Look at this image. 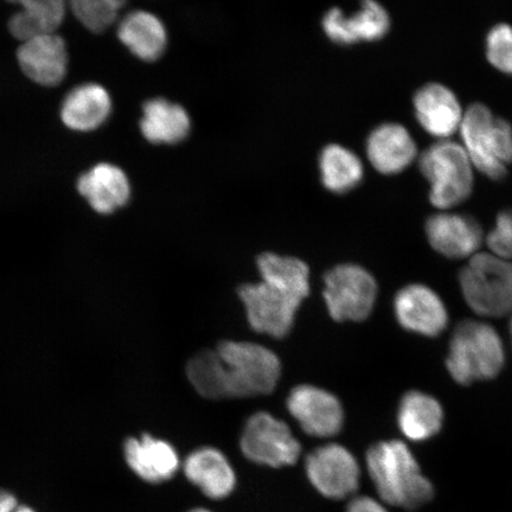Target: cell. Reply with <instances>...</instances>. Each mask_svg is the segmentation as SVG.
Returning a JSON list of instances; mask_svg holds the SVG:
<instances>
[{"label": "cell", "mask_w": 512, "mask_h": 512, "mask_svg": "<svg viewBox=\"0 0 512 512\" xmlns=\"http://www.w3.org/2000/svg\"><path fill=\"white\" fill-rule=\"evenodd\" d=\"M511 334H512V322H511Z\"/></svg>", "instance_id": "35"}, {"label": "cell", "mask_w": 512, "mask_h": 512, "mask_svg": "<svg viewBox=\"0 0 512 512\" xmlns=\"http://www.w3.org/2000/svg\"><path fill=\"white\" fill-rule=\"evenodd\" d=\"M286 406L292 418L310 437L328 439L342 431V403L328 390L311 384L294 387L288 395Z\"/></svg>", "instance_id": "11"}, {"label": "cell", "mask_w": 512, "mask_h": 512, "mask_svg": "<svg viewBox=\"0 0 512 512\" xmlns=\"http://www.w3.org/2000/svg\"><path fill=\"white\" fill-rule=\"evenodd\" d=\"M18 507L19 505L14 495L0 490V512H15Z\"/></svg>", "instance_id": "32"}, {"label": "cell", "mask_w": 512, "mask_h": 512, "mask_svg": "<svg viewBox=\"0 0 512 512\" xmlns=\"http://www.w3.org/2000/svg\"><path fill=\"white\" fill-rule=\"evenodd\" d=\"M78 189L96 213L112 214L130 201L131 184L124 170L100 163L79 178Z\"/></svg>", "instance_id": "20"}, {"label": "cell", "mask_w": 512, "mask_h": 512, "mask_svg": "<svg viewBox=\"0 0 512 512\" xmlns=\"http://www.w3.org/2000/svg\"><path fill=\"white\" fill-rule=\"evenodd\" d=\"M415 117L431 136L445 140L459 130L463 110L457 95L440 83H428L414 95Z\"/></svg>", "instance_id": "16"}, {"label": "cell", "mask_w": 512, "mask_h": 512, "mask_svg": "<svg viewBox=\"0 0 512 512\" xmlns=\"http://www.w3.org/2000/svg\"><path fill=\"white\" fill-rule=\"evenodd\" d=\"M239 297L246 307L252 329L259 334L283 338L290 334L300 302L277 286L259 281L239 288Z\"/></svg>", "instance_id": "10"}, {"label": "cell", "mask_w": 512, "mask_h": 512, "mask_svg": "<svg viewBox=\"0 0 512 512\" xmlns=\"http://www.w3.org/2000/svg\"><path fill=\"white\" fill-rule=\"evenodd\" d=\"M472 163L463 145L450 140L428 147L419 159L421 174L431 184L430 201L435 208L451 209L470 197Z\"/></svg>", "instance_id": "6"}, {"label": "cell", "mask_w": 512, "mask_h": 512, "mask_svg": "<svg viewBox=\"0 0 512 512\" xmlns=\"http://www.w3.org/2000/svg\"><path fill=\"white\" fill-rule=\"evenodd\" d=\"M398 422L406 438L425 441L437 435L443 427V407L433 396L412 390L400 402Z\"/></svg>", "instance_id": "24"}, {"label": "cell", "mask_w": 512, "mask_h": 512, "mask_svg": "<svg viewBox=\"0 0 512 512\" xmlns=\"http://www.w3.org/2000/svg\"><path fill=\"white\" fill-rule=\"evenodd\" d=\"M187 512H215L214 510H211L206 507H196L188 510Z\"/></svg>", "instance_id": "33"}, {"label": "cell", "mask_w": 512, "mask_h": 512, "mask_svg": "<svg viewBox=\"0 0 512 512\" xmlns=\"http://www.w3.org/2000/svg\"><path fill=\"white\" fill-rule=\"evenodd\" d=\"M190 115L182 105L163 98L145 102L140 131L153 144H177L189 136Z\"/></svg>", "instance_id": "22"}, {"label": "cell", "mask_w": 512, "mask_h": 512, "mask_svg": "<svg viewBox=\"0 0 512 512\" xmlns=\"http://www.w3.org/2000/svg\"><path fill=\"white\" fill-rule=\"evenodd\" d=\"M459 283L467 305L478 315L512 313V261L492 253L473 255L460 272Z\"/></svg>", "instance_id": "5"}, {"label": "cell", "mask_w": 512, "mask_h": 512, "mask_svg": "<svg viewBox=\"0 0 512 512\" xmlns=\"http://www.w3.org/2000/svg\"><path fill=\"white\" fill-rule=\"evenodd\" d=\"M118 37L134 56L146 62L159 59L168 44L164 23L144 10L133 11L121 21Z\"/></svg>", "instance_id": "23"}, {"label": "cell", "mask_w": 512, "mask_h": 512, "mask_svg": "<svg viewBox=\"0 0 512 512\" xmlns=\"http://www.w3.org/2000/svg\"><path fill=\"white\" fill-rule=\"evenodd\" d=\"M187 374L204 398H249L273 392L280 379L281 362L264 345L224 341L216 350L198 352L192 357Z\"/></svg>", "instance_id": "1"}, {"label": "cell", "mask_w": 512, "mask_h": 512, "mask_svg": "<svg viewBox=\"0 0 512 512\" xmlns=\"http://www.w3.org/2000/svg\"><path fill=\"white\" fill-rule=\"evenodd\" d=\"M367 156L381 174L396 175L414 162L418 149L405 126L388 123L376 127L369 134Z\"/></svg>", "instance_id": "19"}, {"label": "cell", "mask_w": 512, "mask_h": 512, "mask_svg": "<svg viewBox=\"0 0 512 512\" xmlns=\"http://www.w3.org/2000/svg\"><path fill=\"white\" fill-rule=\"evenodd\" d=\"M323 29L331 41L344 46L379 41L388 34L390 17L380 3L367 0L352 15H345L339 8L330 9L323 18Z\"/></svg>", "instance_id": "13"}, {"label": "cell", "mask_w": 512, "mask_h": 512, "mask_svg": "<svg viewBox=\"0 0 512 512\" xmlns=\"http://www.w3.org/2000/svg\"><path fill=\"white\" fill-rule=\"evenodd\" d=\"M17 59L23 73L41 86L60 85L67 74L66 43L56 34L24 42L18 49Z\"/></svg>", "instance_id": "17"}, {"label": "cell", "mask_w": 512, "mask_h": 512, "mask_svg": "<svg viewBox=\"0 0 512 512\" xmlns=\"http://www.w3.org/2000/svg\"><path fill=\"white\" fill-rule=\"evenodd\" d=\"M460 134L473 166L486 177L499 181L512 164V127L496 117L488 106L472 104L464 113Z\"/></svg>", "instance_id": "4"}, {"label": "cell", "mask_w": 512, "mask_h": 512, "mask_svg": "<svg viewBox=\"0 0 512 512\" xmlns=\"http://www.w3.org/2000/svg\"><path fill=\"white\" fill-rule=\"evenodd\" d=\"M504 361L502 339L491 325L465 320L454 330L446 360L454 381L469 386L476 381L495 379Z\"/></svg>", "instance_id": "3"}, {"label": "cell", "mask_w": 512, "mask_h": 512, "mask_svg": "<svg viewBox=\"0 0 512 512\" xmlns=\"http://www.w3.org/2000/svg\"><path fill=\"white\" fill-rule=\"evenodd\" d=\"M324 284L326 307L336 322H362L373 312L379 288L366 268L338 265L325 273Z\"/></svg>", "instance_id": "7"}, {"label": "cell", "mask_w": 512, "mask_h": 512, "mask_svg": "<svg viewBox=\"0 0 512 512\" xmlns=\"http://www.w3.org/2000/svg\"><path fill=\"white\" fill-rule=\"evenodd\" d=\"M261 281L277 286L304 302L310 294V268L294 256L261 254L256 260Z\"/></svg>", "instance_id": "26"}, {"label": "cell", "mask_w": 512, "mask_h": 512, "mask_svg": "<svg viewBox=\"0 0 512 512\" xmlns=\"http://www.w3.org/2000/svg\"><path fill=\"white\" fill-rule=\"evenodd\" d=\"M240 447L248 460L261 466L281 469L293 466L302 456V445L291 428L270 413H255L246 422Z\"/></svg>", "instance_id": "8"}, {"label": "cell", "mask_w": 512, "mask_h": 512, "mask_svg": "<svg viewBox=\"0 0 512 512\" xmlns=\"http://www.w3.org/2000/svg\"><path fill=\"white\" fill-rule=\"evenodd\" d=\"M124 5L120 0H74L70 8L83 27L98 34L111 27Z\"/></svg>", "instance_id": "28"}, {"label": "cell", "mask_w": 512, "mask_h": 512, "mask_svg": "<svg viewBox=\"0 0 512 512\" xmlns=\"http://www.w3.org/2000/svg\"><path fill=\"white\" fill-rule=\"evenodd\" d=\"M486 57L499 72L512 75V27L498 24L486 37Z\"/></svg>", "instance_id": "29"}, {"label": "cell", "mask_w": 512, "mask_h": 512, "mask_svg": "<svg viewBox=\"0 0 512 512\" xmlns=\"http://www.w3.org/2000/svg\"><path fill=\"white\" fill-rule=\"evenodd\" d=\"M15 512H35L29 507H25V505H19L18 509Z\"/></svg>", "instance_id": "34"}, {"label": "cell", "mask_w": 512, "mask_h": 512, "mask_svg": "<svg viewBox=\"0 0 512 512\" xmlns=\"http://www.w3.org/2000/svg\"><path fill=\"white\" fill-rule=\"evenodd\" d=\"M185 478L211 501H224L234 494L238 476L232 463L215 447L191 452L182 464Z\"/></svg>", "instance_id": "14"}, {"label": "cell", "mask_w": 512, "mask_h": 512, "mask_svg": "<svg viewBox=\"0 0 512 512\" xmlns=\"http://www.w3.org/2000/svg\"><path fill=\"white\" fill-rule=\"evenodd\" d=\"M305 473L313 489L330 501L350 499L360 489V464L343 445L326 444L307 454Z\"/></svg>", "instance_id": "9"}, {"label": "cell", "mask_w": 512, "mask_h": 512, "mask_svg": "<svg viewBox=\"0 0 512 512\" xmlns=\"http://www.w3.org/2000/svg\"><path fill=\"white\" fill-rule=\"evenodd\" d=\"M394 311L403 329L426 337L439 336L448 323L443 300L425 285L403 287L395 296Z\"/></svg>", "instance_id": "12"}, {"label": "cell", "mask_w": 512, "mask_h": 512, "mask_svg": "<svg viewBox=\"0 0 512 512\" xmlns=\"http://www.w3.org/2000/svg\"><path fill=\"white\" fill-rule=\"evenodd\" d=\"M344 512H388L382 502L369 496H354L349 499Z\"/></svg>", "instance_id": "31"}, {"label": "cell", "mask_w": 512, "mask_h": 512, "mask_svg": "<svg viewBox=\"0 0 512 512\" xmlns=\"http://www.w3.org/2000/svg\"><path fill=\"white\" fill-rule=\"evenodd\" d=\"M371 482L384 503L416 510L434 497L433 484L422 475L413 453L399 440L381 441L367 452Z\"/></svg>", "instance_id": "2"}, {"label": "cell", "mask_w": 512, "mask_h": 512, "mask_svg": "<svg viewBox=\"0 0 512 512\" xmlns=\"http://www.w3.org/2000/svg\"><path fill=\"white\" fill-rule=\"evenodd\" d=\"M426 234L430 245L450 259L476 255L483 243V229L476 219L463 214L439 213L428 217Z\"/></svg>", "instance_id": "15"}, {"label": "cell", "mask_w": 512, "mask_h": 512, "mask_svg": "<svg viewBox=\"0 0 512 512\" xmlns=\"http://www.w3.org/2000/svg\"><path fill=\"white\" fill-rule=\"evenodd\" d=\"M319 171L324 187L337 194L355 189L364 174L361 159L339 144H330L320 152Z\"/></svg>", "instance_id": "27"}, {"label": "cell", "mask_w": 512, "mask_h": 512, "mask_svg": "<svg viewBox=\"0 0 512 512\" xmlns=\"http://www.w3.org/2000/svg\"><path fill=\"white\" fill-rule=\"evenodd\" d=\"M111 112L112 100L106 89L96 83H86L66 96L61 119L70 130L91 132L105 124Z\"/></svg>", "instance_id": "21"}, {"label": "cell", "mask_w": 512, "mask_h": 512, "mask_svg": "<svg viewBox=\"0 0 512 512\" xmlns=\"http://www.w3.org/2000/svg\"><path fill=\"white\" fill-rule=\"evenodd\" d=\"M17 4L21 10L11 17L9 27L12 36L23 43L56 34L66 16L62 0H25Z\"/></svg>", "instance_id": "25"}, {"label": "cell", "mask_w": 512, "mask_h": 512, "mask_svg": "<svg viewBox=\"0 0 512 512\" xmlns=\"http://www.w3.org/2000/svg\"><path fill=\"white\" fill-rule=\"evenodd\" d=\"M125 459L131 470L150 484L169 482L182 467L174 446L147 434L126 441Z\"/></svg>", "instance_id": "18"}, {"label": "cell", "mask_w": 512, "mask_h": 512, "mask_svg": "<svg viewBox=\"0 0 512 512\" xmlns=\"http://www.w3.org/2000/svg\"><path fill=\"white\" fill-rule=\"evenodd\" d=\"M486 243L492 254L512 261V209L501 211Z\"/></svg>", "instance_id": "30"}]
</instances>
